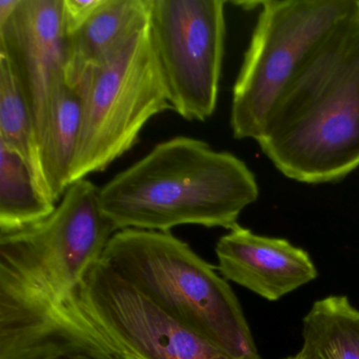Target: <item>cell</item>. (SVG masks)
Wrapping results in <instances>:
<instances>
[{
	"mask_svg": "<svg viewBox=\"0 0 359 359\" xmlns=\"http://www.w3.org/2000/svg\"><path fill=\"white\" fill-rule=\"evenodd\" d=\"M100 190L77 180L49 217L0 233V359H117L79 302L88 272L117 232Z\"/></svg>",
	"mask_w": 359,
	"mask_h": 359,
	"instance_id": "6da1fadb",
	"label": "cell"
},
{
	"mask_svg": "<svg viewBox=\"0 0 359 359\" xmlns=\"http://www.w3.org/2000/svg\"><path fill=\"white\" fill-rule=\"evenodd\" d=\"M257 142L281 174L298 182H337L358 169L359 12L285 90Z\"/></svg>",
	"mask_w": 359,
	"mask_h": 359,
	"instance_id": "7a4b0ae2",
	"label": "cell"
},
{
	"mask_svg": "<svg viewBox=\"0 0 359 359\" xmlns=\"http://www.w3.org/2000/svg\"><path fill=\"white\" fill-rule=\"evenodd\" d=\"M258 196L245 161L188 136L159 142L100 190L102 211L117 231L171 232L184 224L231 230Z\"/></svg>",
	"mask_w": 359,
	"mask_h": 359,
	"instance_id": "3957f363",
	"label": "cell"
},
{
	"mask_svg": "<svg viewBox=\"0 0 359 359\" xmlns=\"http://www.w3.org/2000/svg\"><path fill=\"white\" fill-rule=\"evenodd\" d=\"M102 258L176 320L239 359H262L241 302L213 264L171 232L126 229Z\"/></svg>",
	"mask_w": 359,
	"mask_h": 359,
	"instance_id": "277c9868",
	"label": "cell"
},
{
	"mask_svg": "<svg viewBox=\"0 0 359 359\" xmlns=\"http://www.w3.org/2000/svg\"><path fill=\"white\" fill-rule=\"evenodd\" d=\"M233 88L237 140L262 135L273 109L327 39L359 12L358 0H268Z\"/></svg>",
	"mask_w": 359,
	"mask_h": 359,
	"instance_id": "5b68a950",
	"label": "cell"
},
{
	"mask_svg": "<svg viewBox=\"0 0 359 359\" xmlns=\"http://www.w3.org/2000/svg\"><path fill=\"white\" fill-rule=\"evenodd\" d=\"M81 133L70 184L104 171L129 152L150 119L170 104L149 34V22L112 55L90 70L76 88Z\"/></svg>",
	"mask_w": 359,
	"mask_h": 359,
	"instance_id": "8992f818",
	"label": "cell"
},
{
	"mask_svg": "<svg viewBox=\"0 0 359 359\" xmlns=\"http://www.w3.org/2000/svg\"><path fill=\"white\" fill-rule=\"evenodd\" d=\"M226 1L150 0L149 34L172 109L205 121L217 106L226 43Z\"/></svg>",
	"mask_w": 359,
	"mask_h": 359,
	"instance_id": "52a82bcc",
	"label": "cell"
},
{
	"mask_svg": "<svg viewBox=\"0 0 359 359\" xmlns=\"http://www.w3.org/2000/svg\"><path fill=\"white\" fill-rule=\"evenodd\" d=\"M79 302L117 359H239L176 320L102 257L88 272Z\"/></svg>",
	"mask_w": 359,
	"mask_h": 359,
	"instance_id": "ba28073f",
	"label": "cell"
},
{
	"mask_svg": "<svg viewBox=\"0 0 359 359\" xmlns=\"http://www.w3.org/2000/svg\"><path fill=\"white\" fill-rule=\"evenodd\" d=\"M67 46L64 0H20L0 20V58L9 65L30 109L39 149L67 85Z\"/></svg>",
	"mask_w": 359,
	"mask_h": 359,
	"instance_id": "9c48e42d",
	"label": "cell"
},
{
	"mask_svg": "<svg viewBox=\"0 0 359 359\" xmlns=\"http://www.w3.org/2000/svg\"><path fill=\"white\" fill-rule=\"evenodd\" d=\"M215 252L224 279L269 302L280 299L318 275L308 252L287 239L255 234L239 224L220 237Z\"/></svg>",
	"mask_w": 359,
	"mask_h": 359,
	"instance_id": "30bf717a",
	"label": "cell"
},
{
	"mask_svg": "<svg viewBox=\"0 0 359 359\" xmlns=\"http://www.w3.org/2000/svg\"><path fill=\"white\" fill-rule=\"evenodd\" d=\"M150 0H102L98 9L68 34L66 83L76 89L92 69L106 62L149 22Z\"/></svg>",
	"mask_w": 359,
	"mask_h": 359,
	"instance_id": "8fae6325",
	"label": "cell"
},
{
	"mask_svg": "<svg viewBox=\"0 0 359 359\" xmlns=\"http://www.w3.org/2000/svg\"><path fill=\"white\" fill-rule=\"evenodd\" d=\"M304 359H359V310L346 296L317 300L302 321Z\"/></svg>",
	"mask_w": 359,
	"mask_h": 359,
	"instance_id": "7c38bea8",
	"label": "cell"
},
{
	"mask_svg": "<svg viewBox=\"0 0 359 359\" xmlns=\"http://www.w3.org/2000/svg\"><path fill=\"white\" fill-rule=\"evenodd\" d=\"M81 98L65 86L56 97L51 121L39 144L41 176L48 196L57 203L70 186V174L81 133Z\"/></svg>",
	"mask_w": 359,
	"mask_h": 359,
	"instance_id": "4fadbf2b",
	"label": "cell"
},
{
	"mask_svg": "<svg viewBox=\"0 0 359 359\" xmlns=\"http://www.w3.org/2000/svg\"><path fill=\"white\" fill-rule=\"evenodd\" d=\"M56 207L39 188L24 157L0 142V233L37 224L49 217Z\"/></svg>",
	"mask_w": 359,
	"mask_h": 359,
	"instance_id": "5bb4252c",
	"label": "cell"
},
{
	"mask_svg": "<svg viewBox=\"0 0 359 359\" xmlns=\"http://www.w3.org/2000/svg\"><path fill=\"white\" fill-rule=\"evenodd\" d=\"M0 142L24 157L32 169L39 188L49 198L41 176L32 114L9 65L4 58H0Z\"/></svg>",
	"mask_w": 359,
	"mask_h": 359,
	"instance_id": "9a60e30c",
	"label": "cell"
},
{
	"mask_svg": "<svg viewBox=\"0 0 359 359\" xmlns=\"http://www.w3.org/2000/svg\"><path fill=\"white\" fill-rule=\"evenodd\" d=\"M67 32L77 30L102 4V0H64Z\"/></svg>",
	"mask_w": 359,
	"mask_h": 359,
	"instance_id": "2e32d148",
	"label": "cell"
},
{
	"mask_svg": "<svg viewBox=\"0 0 359 359\" xmlns=\"http://www.w3.org/2000/svg\"><path fill=\"white\" fill-rule=\"evenodd\" d=\"M55 359H91L89 357L85 356V355H75V356H67V357H60V358Z\"/></svg>",
	"mask_w": 359,
	"mask_h": 359,
	"instance_id": "e0dca14e",
	"label": "cell"
},
{
	"mask_svg": "<svg viewBox=\"0 0 359 359\" xmlns=\"http://www.w3.org/2000/svg\"><path fill=\"white\" fill-rule=\"evenodd\" d=\"M287 359H304V357L302 356V355L297 354L295 355V356L289 357V358Z\"/></svg>",
	"mask_w": 359,
	"mask_h": 359,
	"instance_id": "ac0fdd59",
	"label": "cell"
},
{
	"mask_svg": "<svg viewBox=\"0 0 359 359\" xmlns=\"http://www.w3.org/2000/svg\"><path fill=\"white\" fill-rule=\"evenodd\" d=\"M358 5H359V0H358Z\"/></svg>",
	"mask_w": 359,
	"mask_h": 359,
	"instance_id": "d6986e66",
	"label": "cell"
}]
</instances>
